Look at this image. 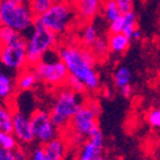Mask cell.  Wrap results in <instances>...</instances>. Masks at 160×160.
Masks as SVG:
<instances>
[{
  "label": "cell",
  "instance_id": "1",
  "mask_svg": "<svg viewBox=\"0 0 160 160\" xmlns=\"http://www.w3.org/2000/svg\"><path fill=\"white\" fill-rule=\"evenodd\" d=\"M58 55L67 66L70 75L85 83L87 90L96 91L100 87V77L96 70L98 58L91 48L67 43L58 48Z\"/></svg>",
  "mask_w": 160,
  "mask_h": 160
},
{
  "label": "cell",
  "instance_id": "2",
  "mask_svg": "<svg viewBox=\"0 0 160 160\" xmlns=\"http://www.w3.org/2000/svg\"><path fill=\"white\" fill-rule=\"evenodd\" d=\"M76 18L78 17L73 3L68 0H61L51 3L43 15L36 18V22L51 30L56 35L61 36L71 29Z\"/></svg>",
  "mask_w": 160,
  "mask_h": 160
},
{
  "label": "cell",
  "instance_id": "3",
  "mask_svg": "<svg viewBox=\"0 0 160 160\" xmlns=\"http://www.w3.org/2000/svg\"><path fill=\"white\" fill-rule=\"evenodd\" d=\"M27 39V62L29 67H35L46 55L58 46V35L36 22Z\"/></svg>",
  "mask_w": 160,
  "mask_h": 160
},
{
  "label": "cell",
  "instance_id": "4",
  "mask_svg": "<svg viewBox=\"0 0 160 160\" xmlns=\"http://www.w3.org/2000/svg\"><path fill=\"white\" fill-rule=\"evenodd\" d=\"M36 16L30 9L28 2H15L8 0L0 3V25L13 28L23 33L32 29Z\"/></svg>",
  "mask_w": 160,
  "mask_h": 160
},
{
  "label": "cell",
  "instance_id": "5",
  "mask_svg": "<svg viewBox=\"0 0 160 160\" xmlns=\"http://www.w3.org/2000/svg\"><path fill=\"white\" fill-rule=\"evenodd\" d=\"M83 105L81 93L75 92L68 87L63 88L56 97L55 103L50 110V118L58 129L63 128L72 120Z\"/></svg>",
  "mask_w": 160,
  "mask_h": 160
},
{
  "label": "cell",
  "instance_id": "6",
  "mask_svg": "<svg viewBox=\"0 0 160 160\" xmlns=\"http://www.w3.org/2000/svg\"><path fill=\"white\" fill-rule=\"evenodd\" d=\"M38 79L52 87H62L67 83L70 73L67 66L60 59L58 51H50L35 66Z\"/></svg>",
  "mask_w": 160,
  "mask_h": 160
},
{
  "label": "cell",
  "instance_id": "7",
  "mask_svg": "<svg viewBox=\"0 0 160 160\" xmlns=\"http://www.w3.org/2000/svg\"><path fill=\"white\" fill-rule=\"evenodd\" d=\"M0 63L8 70L19 72L26 67L27 62V39L20 37L13 42L1 46Z\"/></svg>",
  "mask_w": 160,
  "mask_h": 160
},
{
  "label": "cell",
  "instance_id": "8",
  "mask_svg": "<svg viewBox=\"0 0 160 160\" xmlns=\"http://www.w3.org/2000/svg\"><path fill=\"white\" fill-rule=\"evenodd\" d=\"M99 105L95 101L85 103L71 120L73 130L82 137H93L101 132L98 127L97 117L99 116Z\"/></svg>",
  "mask_w": 160,
  "mask_h": 160
},
{
  "label": "cell",
  "instance_id": "9",
  "mask_svg": "<svg viewBox=\"0 0 160 160\" xmlns=\"http://www.w3.org/2000/svg\"><path fill=\"white\" fill-rule=\"evenodd\" d=\"M30 120L33 136L38 142L45 145L57 137L58 128L50 118V112L42 109H37L30 115Z\"/></svg>",
  "mask_w": 160,
  "mask_h": 160
},
{
  "label": "cell",
  "instance_id": "10",
  "mask_svg": "<svg viewBox=\"0 0 160 160\" xmlns=\"http://www.w3.org/2000/svg\"><path fill=\"white\" fill-rule=\"evenodd\" d=\"M18 141L22 143H31L35 139L30 116L16 109L13 111V131Z\"/></svg>",
  "mask_w": 160,
  "mask_h": 160
},
{
  "label": "cell",
  "instance_id": "11",
  "mask_svg": "<svg viewBox=\"0 0 160 160\" xmlns=\"http://www.w3.org/2000/svg\"><path fill=\"white\" fill-rule=\"evenodd\" d=\"M103 0H77L75 6L77 17L85 22L93 20L102 9Z\"/></svg>",
  "mask_w": 160,
  "mask_h": 160
},
{
  "label": "cell",
  "instance_id": "12",
  "mask_svg": "<svg viewBox=\"0 0 160 160\" xmlns=\"http://www.w3.org/2000/svg\"><path fill=\"white\" fill-rule=\"evenodd\" d=\"M103 148V136L101 132L97 133L93 137H90L89 139L83 143L82 148L80 150L78 160H95L100 157L101 151Z\"/></svg>",
  "mask_w": 160,
  "mask_h": 160
},
{
  "label": "cell",
  "instance_id": "13",
  "mask_svg": "<svg viewBox=\"0 0 160 160\" xmlns=\"http://www.w3.org/2000/svg\"><path fill=\"white\" fill-rule=\"evenodd\" d=\"M39 79H38L35 68L29 67V66L19 71L16 78V85L20 91H29L35 87Z\"/></svg>",
  "mask_w": 160,
  "mask_h": 160
},
{
  "label": "cell",
  "instance_id": "14",
  "mask_svg": "<svg viewBox=\"0 0 160 160\" xmlns=\"http://www.w3.org/2000/svg\"><path fill=\"white\" fill-rule=\"evenodd\" d=\"M130 41L131 39L123 32L110 33L108 37L110 52L116 53V55H122L129 48Z\"/></svg>",
  "mask_w": 160,
  "mask_h": 160
},
{
  "label": "cell",
  "instance_id": "15",
  "mask_svg": "<svg viewBox=\"0 0 160 160\" xmlns=\"http://www.w3.org/2000/svg\"><path fill=\"white\" fill-rule=\"evenodd\" d=\"M47 160H63L66 152V143L62 139L56 137L43 145Z\"/></svg>",
  "mask_w": 160,
  "mask_h": 160
},
{
  "label": "cell",
  "instance_id": "16",
  "mask_svg": "<svg viewBox=\"0 0 160 160\" xmlns=\"http://www.w3.org/2000/svg\"><path fill=\"white\" fill-rule=\"evenodd\" d=\"M17 87L12 77L5 71H0V101L8 102L15 95V88Z\"/></svg>",
  "mask_w": 160,
  "mask_h": 160
},
{
  "label": "cell",
  "instance_id": "17",
  "mask_svg": "<svg viewBox=\"0 0 160 160\" xmlns=\"http://www.w3.org/2000/svg\"><path fill=\"white\" fill-rule=\"evenodd\" d=\"M100 37L99 30L98 27L92 22H86V25L83 26L81 33H80V42L81 45L85 47L91 48L95 42L97 41V39Z\"/></svg>",
  "mask_w": 160,
  "mask_h": 160
},
{
  "label": "cell",
  "instance_id": "18",
  "mask_svg": "<svg viewBox=\"0 0 160 160\" xmlns=\"http://www.w3.org/2000/svg\"><path fill=\"white\" fill-rule=\"evenodd\" d=\"M13 111L9 105L0 103V131L12 132L13 131Z\"/></svg>",
  "mask_w": 160,
  "mask_h": 160
},
{
  "label": "cell",
  "instance_id": "19",
  "mask_svg": "<svg viewBox=\"0 0 160 160\" xmlns=\"http://www.w3.org/2000/svg\"><path fill=\"white\" fill-rule=\"evenodd\" d=\"M101 12L108 22H111L122 15L117 2H116V0H103Z\"/></svg>",
  "mask_w": 160,
  "mask_h": 160
},
{
  "label": "cell",
  "instance_id": "20",
  "mask_svg": "<svg viewBox=\"0 0 160 160\" xmlns=\"http://www.w3.org/2000/svg\"><path fill=\"white\" fill-rule=\"evenodd\" d=\"M113 80H115V85L119 89L122 88L123 86L130 85V81H131V71H130V69L126 66L119 67L115 71Z\"/></svg>",
  "mask_w": 160,
  "mask_h": 160
},
{
  "label": "cell",
  "instance_id": "21",
  "mask_svg": "<svg viewBox=\"0 0 160 160\" xmlns=\"http://www.w3.org/2000/svg\"><path fill=\"white\" fill-rule=\"evenodd\" d=\"M20 37H22V33L18 32L13 28L8 26L0 25V42L1 45H8L10 42H13Z\"/></svg>",
  "mask_w": 160,
  "mask_h": 160
},
{
  "label": "cell",
  "instance_id": "22",
  "mask_svg": "<svg viewBox=\"0 0 160 160\" xmlns=\"http://www.w3.org/2000/svg\"><path fill=\"white\" fill-rule=\"evenodd\" d=\"M93 53L97 56L98 59H103L108 56V53L110 52L109 48V42H108V38L101 37L100 36L97 39V41L95 42V45L91 47Z\"/></svg>",
  "mask_w": 160,
  "mask_h": 160
},
{
  "label": "cell",
  "instance_id": "23",
  "mask_svg": "<svg viewBox=\"0 0 160 160\" xmlns=\"http://www.w3.org/2000/svg\"><path fill=\"white\" fill-rule=\"evenodd\" d=\"M122 20H123V33L131 37L132 32L135 31L137 27V15L135 13V11H130L127 13H122Z\"/></svg>",
  "mask_w": 160,
  "mask_h": 160
},
{
  "label": "cell",
  "instance_id": "24",
  "mask_svg": "<svg viewBox=\"0 0 160 160\" xmlns=\"http://www.w3.org/2000/svg\"><path fill=\"white\" fill-rule=\"evenodd\" d=\"M0 148L13 151L18 148V139L12 132L0 131Z\"/></svg>",
  "mask_w": 160,
  "mask_h": 160
},
{
  "label": "cell",
  "instance_id": "25",
  "mask_svg": "<svg viewBox=\"0 0 160 160\" xmlns=\"http://www.w3.org/2000/svg\"><path fill=\"white\" fill-rule=\"evenodd\" d=\"M27 2L36 18L43 15L52 3L50 0H28Z\"/></svg>",
  "mask_w": 160,
  "mask_h": 160
},
{
  "label": "cell",
  "instance_id": "26",
  "mask_svg": "<svg viewBox=\"0 0 160 160\" xmlns=\"http://www.w3.org/2000/svg\"><path fill=\"white\" fill-rule=\"evenodd\" d=\"M66 85H67L68 88H70L71 90H73L75 92L81 93V95H82L86 90H87L85 83H83L80 79H78L77 77H75V76H72V75L69 76Z\"/></svg>",
  "mask_w": 160,
  "mask_h": 160
},
{
  "label": "cell",
  "instance_id": "27",
  "mask_svg": "<svg viewBox=\"0 0 160 160\" xmlns=\"http://www.w3.org/2000/svg\"><path fill=\"white\" fill-rule=\"evenodd\" d=\"M147 121L151 127L160 128V107L153 108L147 113Z\"/></svg>",
  "mask_w": 160,
  "mask_h": 160
},
{
  "label": "cell",
  "instance_id": "28",
  "mask_svg": "<svg viewBox=\"0 0 160 160\" xmlns=\"http://www.w3.org/2000/svg\"><path fill=\"white\" fill-rule=\"evenodd\" d=\"M29 159L30 160H47L45 147H43V146H38V147L33 148L29 155Z\"/></svg>",
  "mask_w": 160,
  "mask_h": 160
},
{
  "label": "cell",
  "instance_id": "29",
  "mask_svg": "<svg viewBox=\"0 0 160 160\" xmlns=\"http://www.w3.org/2000/svg\"><path fill=\"white\" fill-rule=\"evenodd\" d=\"M109 32L110 33H118V32H123V20L122 15L116 20L109 22Z\"/></svg>",
  "mask_w": 160,
  "mask_h": 160
},
{
  "label": "cell",
  "instance_id": "30",
  "mask_svg": "<svg viewBox=\"0 0 160 160\" xmlns=\"http://www.w3.org/2000/svg\"><path fill=\"white\" fill-rule=\"evenodd\" d=\"M121 13H127L133 10V0H116Z\"/></svg>",
  "mask_w": 160,
  "mask_h": 160
},
{
  "label": "cell",
  "instance_id": "31",
  "mask_svg": "<svg viewBox=\"0 0 160 160\" xmlns=\"http://www.w3.org/2000/svg\"><path fill=\"white\" fill-rule=\"evenodd\" d=\"M0 160H16L15 153L11 150H6L0 148Z\"/></svg>",
  "mask_w": 160,
  "mask_h": 160
},
{
  "label": "cell",
  "instance_id": "32",
  "mask_svg": "<svg viewBox=\"0 0 160 160\" xmlns=\"http://www.w3.org/2000/svg\"><path fill=\"white\" fill-rule=\"evenodd\" d=\"M13 153H15L16 160H30L27 152H26L25 150L20 149V148H17L16 150H13Z\"/></svg>",
  "mask_w": 160,
  "mask_h": 160
},
{
  "label": "cell",
  "instance_id": "33",
  "mask_svg": "<svg viewBox=\"0 0 160 160\" xmlns=\"http://www.w3.org/2000/svg\"><path fill=\"white\" fill-rule=\"evenodd\" d=\"M120 92H121V95H122L123 97L128 98L131 96V93H132V88H131L130 85L123 86L122 88H120Z\"/></svg>",
  "mask_w": 160,
  "mask_h": 160
},
{
  "label": "cell",
  "instance_id": "34",
  "mask_svg": "<svg viewBox=\"0 0 160 160\" xmlns=\"http://www.w3.org/2000/svg\"><path fill=\"white\" fill-rule=\"evenodd\" d=\"M141 37H142V33H141V31H140L138 28H136L135 31H133L132 35H131V37H130V39L133 40V41H138V40L141 39Z\"/></svg>",
  "mask_w": 160,
  "mask_h": 160
},
{
  "label": "cell",
  "instance_id": "35",
  "mask_svg": "<svg viewBox=\"0 0 160 160\" xmlns=\"http://www.w3.org/2000/svg\"><path fill=\"white\" fill-rule=\"evenodd\" d=\"M15 2H27L28 0H12Z\"/></svg>",
  "mask_w": 160,
  "mask_h": 160
},
{
  "label": "cell",
  "instance_id": "36",
  "mask_svg": "<svg viewBox=\"0 0 160 160\" xmlns=\"http://www.w3.org/2000/svg\"><path fill=\"white\" fill-rule=\"evenodd\" d=\"M95 160H106V159L103 157H101V156H100V157H98L97 159H95Z\"/></svg>",
  "mask_w": 160,
  "mask_h": 160
},
{
  "label": "cell",
  "instance_id": "37",
  "mask_svg": "<svg viewBox=\"0 0 160 160\" xmlns=\"http://www.w3.org/2000/svg\"><path fill=\"white\" fill-rule=\"evenodd\" d=\"M68 1H69V2H71V3H75L77 0H68Z\"/></svg>",
  "mask_w": 160,
  "mask_h": 160
},
{
  "label": "cell",
  "instance_id": "38",
  "mask_svg": "<svg viewBox=\"0 0 160 160\" xmlns=\"http://www.w3.org/2000/svg\"><path fill=\"white\" fill-rule=\"evenodd\" d=\"M51 2H58V1H61V0H50Z\"/></svg>",
  "mask_w": 160,
  "mask_h": 160
},
{
  "label": "cell",
  "instance_id": "39",
  "mask_svg": "<svg viewBox=\"0 0 160 160\" xmlns=\"http://www.w3.org/2000/svg\"><path fill=\"white\" fill-rule=\"evenodd\" d=\"M6 1H8V0H0V3H1V2H6Z\"/></svg>",
  "mask_w": 160,
  "mask_h": 160
},
{
  "label": "cell",
  "instance_id": "40",
  "mask_svg": "<svg viewBox=\"0 0 160 160\" xmlns=\"http://www.w3.org/2000/svg\"><path fill=\"white\" fill-rule=\"evenodd\" d=\"M1 46H2V45H1V42H0V49H1Z\"/></svg>",
  "mask_w": 160,
  "mask_h": 160
},
{
  "label": "cell",
  "instance_id": "41",
  "mask_svg": "<svg viewBox=\"0 0 160 160\" xmlns=\"http://www.w3.org/2000/svg\"><path fill=\"white\" fill-rule=\"evenodd\" d=\"M116 160H121V159H116Z\"/></svg>",
  "mask_w": 160,
  "mask_h": 160
}]
</instances>
